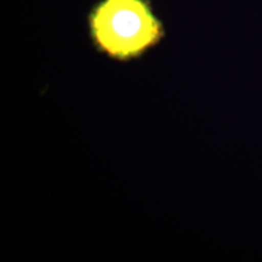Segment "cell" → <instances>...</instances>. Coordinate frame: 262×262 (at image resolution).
I'll return each instance as SVG.
<instances>
[{
	"label": "cell",
	"instance_id": "cell-1",
	"mask_svg": "<svg viewBox=\"0 0 262 262\" xmlns=\"http://www.w3.org/2000/svg\"><path fill=\"white\" fill-rule=\"evenodd\" d=\"M88 28L95 50L120 63L140 60L165 37L149 0H100L88 15Z\"/></svg>",
	"mask_w": 262,
	"mask_h": 262
}]
</instances>
